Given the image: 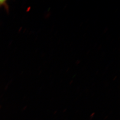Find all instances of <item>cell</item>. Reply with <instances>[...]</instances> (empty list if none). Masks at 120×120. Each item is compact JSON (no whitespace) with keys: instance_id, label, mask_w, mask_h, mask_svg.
I'll use <instances>...</instances> for the list:
<instances>
[{"instance_id":"obj_1","label":"cell","mask_w":120,"mask_h":120,"mask_svg":"<svg viewBox=\"0 0 120 120\" xmlns=\"http://www.w3.org/2000/svg\"><path fill=\"white\" fill-rule=\"evenodd\" d=\"M6 2L4 0H0V7L2 6H6Z\"/></svg>"}]
</instances>
